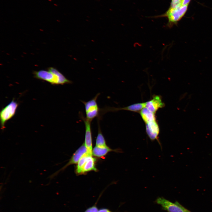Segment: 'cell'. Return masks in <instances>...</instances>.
<instances>
[{
    "label": "cell",
    "instance_id": "obj_1",
    "mask_svg": "<svg viewBox=\"0 0 212 212\" xmlns=\"http://www.w3.org/2000/svg\"><path fill=\"white\" fill-rule=\"evenodd\" d=\"M47 71L41 70L34 71V77L38 79L46 81L52 85H63L71 84V81L68 79L56 68L50 67Z\"/></svg>",
    "mask_w": 212,
    "mask_h": 212
},
{
    "label": "cell",
    "instance_id": "obj_2",
    "mask_svg": "<svg viewBox=\"0 0 212 212\" xmlns=\"http://www.w3.org/2000/svg\"><path fill=\"white\" fill-rule=\"evenodd\" d=\"M188 5L181 6L180 7L173 8L170 7L164 14L156 17H166L168 20L166 26L171 28L174 25H176L178 22L186 14Z\"/></svg>",
    "mask_w": 212,
    "mask_h": 212
},
{
    "label": "cell",
    "instance_id": "obj_3",
    "mask_svg": "<svg viewBox=\"0 0 212 212\" xmlns=\"http://www.w3.org/2000/svg\"><path fill=\"white\" fill-rule=\"evenodd\" d=\"M100 95V93H98L93 98L87 102L81 101L85 106V118L91 122L94 118L100 115V109L97 102V100Z\"/></svg>",
    "mask_w": 212,
    "mask_h": 212
},
{
    "label": "cell",
    "instance_id": "obj_4",
    "mask_svg": "<svg viewBox=\"0 0 212 212\" xmlns=\"http://www.w3.org/2000/svg\"><path fill=\"white\" fill-rule=\"evenodd\" d=\"M19 103L14 98L0 112V121L1 129L4 130L5 128L6 122L11 118L15 115Z\"/></svg>",
    "mask_w": 212,
    "mask_h": 212
},
{
    "label": "cell",
    "instance_id": "obj_5",
    "mask_svg": "<svg viewBox=\"0 0 212 212\" xmlns=\"http://www.w3.org/2000/svg\"><path fill=\"white\" fill-rule=\"evenodd\" d=\"M155 202L168 212H186L187 210L178 201L173 203L163 197H158Z\"/></svg>",
    "mask_w": 212,
    "mask_h": 212
},
{
    "label": "cell",
    "instance_id": "obj_6",
    "mask_svg": "<svg viewBox=\"0 0 212 212\" xmlns=\"http://www.w3.org/2000/svg\"><path fill=\"white\" fill-rule=\"evenodd\" d=\"M87 148L85 144L82 145L73 154L69 162L61 169L58 170L52 174L49 178L51 180L57 176L61 171L64 170L69 165L75 164L78 163L80 158L85 153H87Z\"/></svg>",
    "mask_w": 212,
    "mask_h": 212
},
{
    "label": "cell",
    "instance_id": "obj_7",
    "mask_svg": "<svg viewBox=\"0 0 212 212\" xmlns=\"http://www.w3.org/2000/svg\"><path fill=\"white\" fill-rule=\"evenodd\" d=\"M146 133L150 140L153 141L156 140L162 149L161 143L158 138L160 128L156 120L145 123Z\"/></svg>",
    "mask_w": 212,
    "mask_h": 212
},
{
    "label": "cell",
    "instance_id": "obj_8",
    "mask_svg": "<svg viewBox=\"0 0 212 212\" xmlns=\"http://www.w3.org/2000/svg\"><path fill=\"white\" fill-rule=\"evenodd\" d=\"M145 107V102L138 103L131 105L123 107L116 108L108 107L100 109V114L106 113L109 112H116L121 110H125L135 112H139Z\"/></svg>",
    "mask_w": 212,
    "mask_h": 212
},
{
    "label": "cell",
    "instance_id": "obj_9",
    "mask_svg": "<svg viewBox=\"0 0 212 212\" xmlns=\"http://www.w3.org/2000/svg\"><path fill=\"white\" fill-rule=\"evenodd\" d=\"M80 117L83 121L85 126V145L88 153L92 155V143L91 128V122L86 119L82 113H80Z\"/></svg>",
    "mask_w": 212,
    "mask_h": 212
},
{
    "label": "cell",
    "instance_id": "obj_10",
    "mask_svg": "<svg viewBox=\"0 0 212 212\" xmlns=\"http://www.w3.org/2000/svg\"><path fill=\"white\" fill-rule=\"evenodd\" d=\"M165 106L161 97L160 95H155L150 100L145 102V107L150 111L155 113L158 110Z\"/></svg>",
    "mask_w": 212,
    "mask_h": 212
},
{
    "label": "cell",
    "instance_id": "obj_11",
    "mask_svg": "<svg viewBox=\"0 0 212 212\" xmlns=\"http://www.w3.org/2000/svg\"><path fill=\"white\" fill-rule=\"evenodd\" d=\"M96 160V159L92 157V155H88L82 168L81 174L91 171H96L97 169L95 164Z\"/></svg>",
    "mask_w": 212,
    "mask_h": 212
},
{
    "label": "cell",
    "instance_id": "obj_12",
    "mask_svg": "<svg viewBox=\"0 0 212 212\" xmlns=\"http://www.w3.org/2000/svg\"><path fill=\"white\" fill-rule=\"evenodd\" d=\"M140 113L145 123L156 120L155 113L150 111L146 107L143 108Z\"/></svg>",
    "mask_w": 212,
    "mask_h": 212
},
{
    "label": "cell",
    "instance_id": "obj_13",
    "mask_svg": "<svg viewBox=\"0 0 212 212\" xmlns=\"http://www.w3.org/2000/svg\"><path fill=\"white\" fill-rule=\"evenodd\" d=\"M111 151L117 152L118 151L117 150H112L107 146L103 148H100L96 146L92 150V154L95 156L101 157L105 155L108 152Z\"/></svg>",
    "mask_w": 212,
    "mask_h": 212
},
{
    "label": "cell",
    "instance_id": "obj_14",
    "mask_svg": "<svg viewBox=\"0 0 212 212\" xmlns=\"http://www.w3.org/2000/svg\"><path fill=\"white\" fill-rule=\"evenodd\" d=\"M98 133L96 140V146L100 148L106 147L107 146L105 140L101 132L99 122H98Z\"/></svg>",
    "mask_w": 212,
    "mask_h": 212
},
{
    "label": "cell",
    "instance_id": "obj_15",
    "mask_svg": "<svg viewBox=\"0 0 212 212\" xmlns=\"http://www.w3.org/2000/svg\"><path fill=\"white\" fill-rule=\"evenodd\" d=\"M181 1L182 0H171L170 7L175 8L182 6Z\"/></svg>",
    "mask_w": 212,
    "mask_h": 212
},
{
    "label": "cell",
    "instance_id": "obj_16",
    "mask_svg": "<svg viewBox=\"0 0 212 212\" xmlns=\"http://www.w3.org/2000/svg\"><path fill=\"white\" fill-rule=\"evenodd\" d=\"M98 210L96 205L88 208L85 212H98Z\"/></svg>",
    "mask_w": 212,
    "mask_h": 212
},
{
    "label": "cell",
    "instance_id": "obj_17",
    "mask_svg": "<svg viewBox=\"0 0 212 212\" xmlns=\"http://www.w3.org/2000/svg\"><path fill=\"white\" fill-rule=\"evenodd\" d=\"M191 0H182L181 4L182 6L188 5Z\"/></svg>",
    "mask_w": 212,
    "mask_h": 212
},
{
    "label": "cell",
    "instance_id": "obj_18",
    "mask_svg": "<svg viewBox=\"0 0 212 212\" xmlns=\"http://www.w3.org/2000/svg\"><path fill=\"white\" fill-rule=\"evenodd\" d=\"M98 212H114L105 208H101L98 210Z\"/></svg>",
    "mask_w": 212,
    "mask_h": 212
},
{
    "label": "cell",
    "instance_id": "obj_19",
    "mask_svg": "<svg viewBox=\"0 0 212 212\" xmlns=\"http://www.w3.org/2000/svg\"><path fill=\"white\" fill-rule=\"evenodd\" d=\"M186 212H191L189 210H188V209H187Z\"/></svg>",
    "mask_w": 212,
    "mask_h": 212
}]
</instances>
